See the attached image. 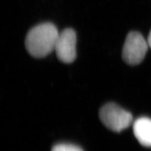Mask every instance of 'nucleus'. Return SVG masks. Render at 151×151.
<instances>
[{
  "label": "nucleus",
  "instance_id": "1",
  "mask_svg": "<svg viewBox=\"0 0 151 151\" xmlns=\"http://www.w3.org/2000/svg\"><path fill=\"white\" fill-rule=\"evenodd\" d=\"M59 35L53 23H40L29 30L25 38V47L28 52L35 58H43L55 50Z\"/></svg>",
  "mask_w": 151,
  "mask_h": 151
},
{
  "label": "nucleus",
  "instance_id": "2",
  "mask_svg": "<svg viewBox=\"0 0 151 151\" xmlns=\"http://www.w3.org/2000/svg\"><path fill=\"white\" fill-rule=\"evenodd\" d=\"M99 117L106 128L115 132L127 129L133 122V116L130 112L113 103H107L101 108Z\"/></svg>",
  "mask_w": 151,
  "mask_h": 151
},
{
  "label": "nucleus",
  "instance_id": "3",
  "mask_svg": "<svg viewBox=\"0 0 151 151\" xmlns=\"http://www.w3.org/2000/svg\"><path fill=\"white\" fill-rule=\"evenodd\" d=\"M149 44L138 32H130L127 35L122 49V58L127 64L136 65L142 62L147 52Z\"/></svg>",
  "mask_w": 151,
  "mask_h": 151
},
{
  "label": "nucleus",
  "instance_id": "4",
  "mask_svg": "<svg viewBox=\"0 0 151 151\" xmlns=\"http://www.w3.org/2000/svg\"><path fill=\"white\" fill-rule=\"evenodd\" d=\"M77 37L72 28H65L59 33L56 42L55 51L60 62L70 64L76 58Z\"/></svg>",
  "mask_w": 151,
  "mask_h": 151
},
{
  "label": "nucleus",
  "instance_id": "5",
  "mask_svg": "<svg viewBox=\"0 0 151 151\" xmlns=\"http://www.w3.org/2000/svg\"><path fill=\"white\" fill-rule=\"evenodd\" d=\"M133 132L135 138L144 147H151V119L142 116L134 121Z\"/></svg>",
  "mask_w": 151,
  "mask_h": 151
},
{
  "label": "nucleus",
  "instance_id": "6",
  "mask_svg": "<svg viewBox=\"0 0 151 151\" xmlns=\"http://www.w3.org/2000/svg\"><path fill=\"white\" fill-rule=\"evenodd\" d=\"M52 151H83V150L71 144H59L54 146Z\"/></svg>",
  "mask_w": 151,
  "mask_h": 151
},
{
  "label": "nucleus",
  "instance_id": "7",
  "mask_svg": "<svg viewBox=\"0 0 151 151\" xmlns=\"http://www.w3.org/2000/svg\"><path fill=\"white\" fill-rule=\"evenodd\" d=\"M147 42H148V44H149V47L151 49V30H150L149 34V36H148Z\"/></svg>",
  "mask_w": 151,
  "mask_h": 151
}]
</instances>
